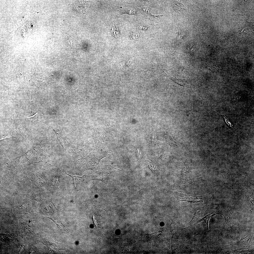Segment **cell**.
<instances>
[{
  "mask_svg": "<svg viewBox=\"0 0 254 254\" xmlns=\"http://www.w3.org/2000/svg\"><path fill=\"white\" fill-rule=\"evenodd\" d=\"M18 232L22 237L31 238L35 236V223L33 220L22 218H19Z\"/></svg>",
  "mask_w": 254,
  "mask_h": 254,
  "instance_id": "obj_1",
  "label": "cell"
},
{
  "mask_svg": "<svg viewBox=\"0 0 254 254\" xmlns=\"http://www.w3.org/2000/svg\"><path fill=\"white\" fill-rule=\"evenodd\" d=\"M117 169L111 166H103L95 170L91 175V179L100 181L106 184L111 174Z\"/></svg>",
  "mask_w": 254,
  "mask_h": 254,
  "instance_id": "obj_2",
  "label": "cell"
},
{
  "mask_svg": "<svg viewBox=\"0 0 254 254\" xmlns=\"http://www.w3.org/2000/svg\"><path fill=\"white\" fill-rule=\"evenodd\" d=\"M200 177L190 179H183L181 178L179 183V187L180 188L184 189L192 183L197 182L201 178Z\"/></svg>",
  "mask_w": 254,
  "mask_h": 254,
  "instance_id": "obj_3",
  "label": "cell"
},
{
  "mask_svg": "<svg viewBox=\"0 0 254 254\" xmlns=\"http://www.w3.org/2000/svg\"><path fill=\"white\" fill-rule=\"evenodd\" d=\"M45 113L43 112L40 111H37L36 113L34 115L29 117H27L26 119L27 121L30 123H32L33 121L38 120L39 118L42 116Z\"/></svg>",
  "mask_w": 254,
  "mask_h": 254,
  "instance_id": "obj_4",
  "label": "cell"
},
{
  "mask_svg": "<svg viewBox=\"0 0 254 254\" xmlns=\"http://www.w3.org/2000/svg\"><path fill=\"white\" fill-rule=\"evenodd\" d=\"M17 208L18 210L20 211H25L31 213V207L30 204H24L21 205Z\"/></svg>",
  "mask_w": 254,
  "mask_h": 254,
  "instance_id": "obj_5",
  "label": "cell"
},
{
  "mask_svg": "<svg viewBox=\"0 0 254 254\" xmlns=\"http://www.w3.org/2000/svg\"><path fill=\"white\" fill-rule=\"evenodd\" d=\"M14 238V235L10 234H4L1 235V241L5 242L13 241Z\"/></svg>",
  "mask_w": 254,
  "mask_h": 254,
  "instance_id": "obj_6",
  "label": "cell"
},
{
  "mask_svg": "<svg viewBox=\"0 0 254 254\" xmlns=\"http://www.w3.org/2000/svg\"><path fill=\"white\" fill-rule=\"evenodd\" d=\"M190 167H189L187 164H186L185 162L183 168L181 171V175L183 176H186L187 174L190 172Z\"/></svg>",
  "mask_w": 254,
  "mask_h": 254,
  "instance_id": "obj_7",
  "label": "cell"
},
{
  "mask_svg": "<svg viewBox=\"0 0 254 254\" xmlns=\"http://www.w3.org/2000/svg\"><path fill=\"white\" fill-rule=\"evenodd\" d=\"M208 214L206 216L200 220L198 221V222H199L202 221H205L206 222L207 225L208 229H209V222L210 219L212 216L215 214Z\"/></svg>",
  "mask_w": 254,
  "mask_h": 254,
  "instance_id": "obj_8",
  "label": "cell"
},
{
  "mask_svg": "<svg viewBox=\"0 0 254 254\" xmlns=\"http://www.w3.org/2000/svg\"><path fill=\"white\" fill-rule=\"evenodd\" d=\"M221 116L223 118L225 121L228 126L231 127L233 131H236L237 129L235 128L231 122L225 116L224 114H222L221 115Z\"/></svg>",
  "mask_w": 254,
  "mask_h": 254,
  "instance_id": "obj_9",
  "label": "cell"
},
{
  "mask_svg": "<svg viewBox=\"0 0 254 254\" xmlns=\"http://www.w3.org/2000/svg\"><path fill=\"white\" fill-rule=\"evenodd\" d=\"M142 11L145 13L147 14L148 15L154 17L155 16L158 17L160 16H162L163 15H154L152 14L149 11L150 9V8L149 7L145 6L141 8Z\"/></svg>",
  "mask_w": 254,
  "mask_h": 254,
  "instance_id": "obj_10",
  "label": "cell"
},
{
  "mask_svg": "<svg viewBox=\"0 0 254 254\" xmlns=\"http://www.w3.org/2000/svg\"><path fill=\"white\" fill-rule=\"evenodd\" d=\"M118 28L117 26L114 25V27L112 28L111 32L112 35L115 37V38H117L119 36V31Z\"/></svg>",
  "mask_w": 254,
  "mask_h": 254,
  "instance_id": "obj_11",
  "label": "cell"
},
{
  "mask_svg": "<svg viewBox=\"0 0 254 254\" xmlns=\"http://www.w3.org/2000/svg\"><path fill=\"white\" fill-rule=\"evenodd\" d=\"M131 38L133 39H136L139 36V34L137 32H132L130 33Z\"/></svg>",
  "mask_w": 254,
  "mask_h": 254,
  "instance_id": "obj_12",
  "label": "cell"
},
{
  "mask_svg": "<svg viewBox=\"0 0 254 254\" xmlns=\"http://www.w3.org/2000/svg\"><path fill=\"white\" fill-rule=\"evenodd\" d=\"M139 28H140L141 29V30H146L147 29L148 27L147 26H140Z\"/></svg>",
  "mask_w": 254,
  "mask_h": 254,
  "instance_id": "obj_13",
  "label": "cell"
},
{
  "mask_svg": "<svg viewBox=\"0 0 254 254\" xmlns=\"http://www.w3.org/2000/svg\"><path fill=\"white\" fill-rule=\"evenodd\" d=\"M154 65H155L156 66V64H157V61H156V57H154Z\"/></svg>",
  "mask_w": 254,
  "mask_h": 254,
  "instance_id": "obj_14",
  "label": "cell"
},
{
  "mask_svg": "<svg viewBox=\"0 0 254 254\" xmlns=\"http://www.w3.org/2000/svg\"><path fill=\"white\" fill-rule=\"evenodd\" d=\"M189 49L191 50L193 49V48L191 45H190L188 47Z\"/></svg>",
  "mask_w": 254,
  "mask_h": 254,
  "instance_id": "obj_15",
  "label": "cell"
},
{
  "mask_svg": "<svg viewBox=\"0 0 254 254\" xmlns=\"http://www.w3.org/2000/svg\"><path fill=\"white\" fill-rule=\"evenodd\" d=\"M57 187H58V185H59V183L60 182V179H59V177H57Z\"/></svg>",
  "mask_w": 254,
  "mask_h": 254,
  "instance_id": "obj_16",
  "label": "cell"
},
{
  "mask_svg": "<svg viewBox=\"0 0 254 254\" xmlns=\"http://www.w3.org/2000/svg\"><path fill=\"white\" fill-rule=\"evenodd\" d=\"M32 26H33L32 25Z\"/></svg>",
  "mask_w": 254,
  "mask_h": 254,
  "instance_id": "obj_17",
  "label": "cell"
}]
</instances>
